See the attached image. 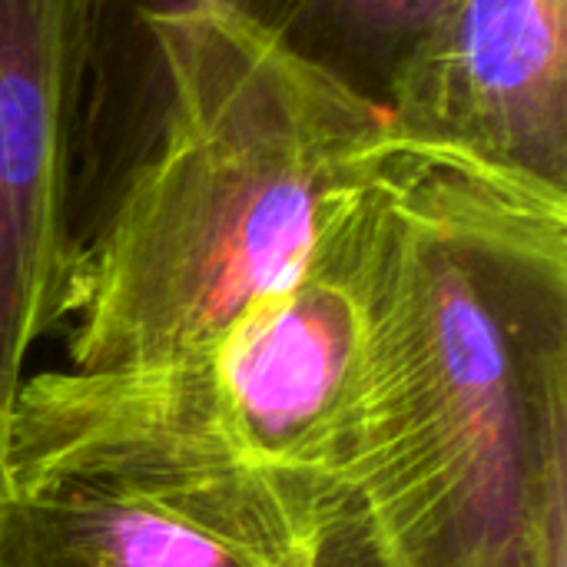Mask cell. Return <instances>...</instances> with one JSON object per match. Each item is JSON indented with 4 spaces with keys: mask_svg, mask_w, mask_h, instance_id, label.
Here are the masks:
<instances>
[{
    "mask_svg": "<svg viewBox=\"0 0 567 567\" xmlns=\"http://www.w3.org/2000/svg\"><path fill=\"white\" fill-rule=\"evenodd\" d=\"M342 213L309 266L239 312L203 355L239 449L322 502L346 498L369 359V312Z\"/></svg>",
    "mask_w": 567,
    "mask_h": 567,
    "instance_id": "cell-4",
    "label": "cell"
},
{
    "mask_svg": "<svg viewBox=\"0 0 567 567\" xmlns=\"http://www.w3.org/2000/svg\"><path fill=\"white\" fill-rule=\"evenodd\" d=\"M342 502L239 449L206 359L40 372L0 425V567H316Z\"/></svg>",
    "mask_w": 567,
    "mask_h": 567,
    "instance_id": "cell-3",
    "label": "cell"
},
{
    "mask_svg": "<svg viewBox=\"0 0 567 567\" xmlns=\"http://www.w3.org/2000/svg\"><path fill=\"white\" fill-rule=\"evenodd\" d=\"M449 0H259V20L292 56L365 103L389 110L392 90Z\"/></svg>",
    "mask_w": 567,
    "mask_h": 567,
    "instance_id": "cell-8",
    "label": "cell"
},
{
    "mask_svg": "<svg viewBox=\"0 0 567 567\" xmlns=\"http://www.w3.org/2000/svg\"><path fill=\"white\" fill-rule=\"evenodd\" d=\"M316 567H385L352 498H346L339 505V512L332 515V522L322 535V545H319Z\"/></svg>",
    "mask_w": 567,
    "mask_h": 567,
    "instance_id": "cell-9",
    "label": "cell"
},
{
    "mask_svg": "<svg viewBox=\"0 0 567 567\" xmlns=\"http://www.w3.org/2000/svg\"><path fill=\"white\" fill-rule=\"evenodd\" d=\"M385 113L405 143L567 193V0H449Z\"/></svg>",
    "mask_w": 567,
    "mask_h": 567,
    "instance_id": "cell-6",
    "label": "cell"
},
{
    "mask_svg": "<svg viewBox=\"0 0 567 567\" xmlns=\"http://www.w3.org/2000/svg\"><path fill=\"white\" fill-rule=\"evenodd\" d=\"M156 133L83 246L70 369L203 359L309 266L392 150L389 113L199 3L150 27Z\"/></svg>",
    "mask_w": 567,
    "mask_h": 567,
    "instance_id": "cell-2",
    "label": "cell"
},
{
    "mask_svg": "<svg viewBox=\"0 0 567 567\" xmlns=\"http://www.w3.org/2000/svg\"><path fill=\"white\" fill-rule=\"evenodd\" d=\"M199 3L252 13L259 0H80L73 233L80 249L146 153L163 106L150 27Z\"/></svg>",
    "mask_w": 567,
    "mask_h": 567,
    "instance_id": "cell-7",
    "label": "cell"
},
{
    "mask_svg": "<svg viewBox=\"0 0 567 567\" xmlns=\"http://www.w3.org/2000/svg\"><path fill=\"white\" fill-rule=\"evenodd\" d=\"M369 359L346 492L385 567H567V193L395 136L342 213Z\"/></svg>",
    "mask_w": 567,
    "mask_h": 567,
    "instance_id": "cell-1",
    "label": "cell"
},
{
    "mask_svg": "<svg viewBox=\"0 0 567 567\" xmlns=\"http://www.w3.org/2000/svg\"><path fill=\"white\" fill-rule=\"evenodd\" d=\"M80 0H0V425L30 349L73 319Z\"/></svg>",
    "mask_w": 567,
    "mask_h": 567,
    "instance_id": "cell-5",
    "label": "cell"
}]
</instances>
